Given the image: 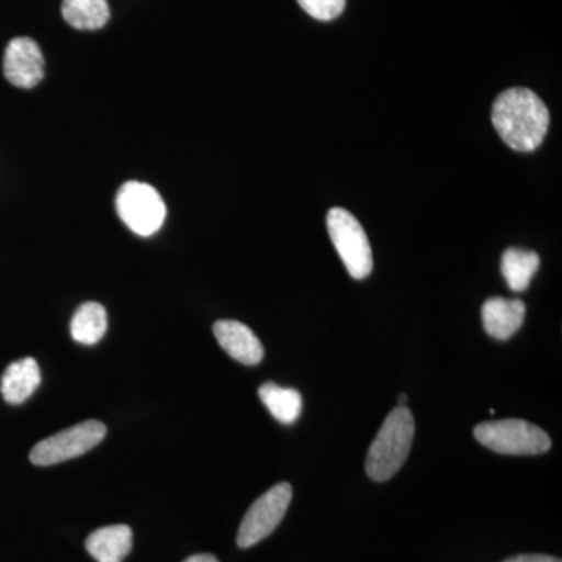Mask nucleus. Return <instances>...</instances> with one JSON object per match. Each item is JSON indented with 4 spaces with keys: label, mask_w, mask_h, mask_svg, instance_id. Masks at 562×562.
<instances>
[{
    "label": "nucleus",
    "mask_w": 562,
    "mask_h": 562,
    "mask_svg": "<svg viewBox=\"0 0 562 562\" xmlns=\"http://www.w3.org/2000/svg\"><path fill=\"white\" fill-rule=\"evenodd\" d=\"M109 319L101 303L87 302L77 310L70 321V335L74 341L83 346H94L105 336Z\"/></svg>",
    "instance_id": "ddd939ff"
},
{
    "label": "nucleus",
    "mask_w": 562,
    "mask_h": 562,
    "mask_svg": "<svg viewBox=\"0 0 562 562\" xmlns=\"http://www.w3.org/2000/svg\"><path fill=\"white\" fill-rule=\"evenodd\" d=\"M527 306L519 299L491 297L482 308L483 327L491 338L506 341L520 330Z\"/></svg>",
    "instance_id": "9d476101"
},
{
    "label": "nucleus",
    "mask_w": 562,
    "mask_h": 562,
    "mask_svg": "<svg viewBox=\"0 0 562 562\" xmlns=\"http://www.w3.org/2000/svg\"><path fill=\"white\" fill-rule=\"evenodd\" d=\"M117 214L133 233L155 235L166 220V205L160 192L140 181H127L116 195Z\"/></svg>",
    "instance_id": "39448f33"
},
{
    "label": "nucleus",
    "mask_w": 562,
    "mask_h": 562,
    "mask_svg": "<svg viewBox=\"0 0 562 562\" xmlns=\"http://www.w3.org/2000/svg\"><path fill=\"white\" fill-rule=\"evenodd\" d=\"M327 227L333 246L350 276L357 280L371 276L372 249L360 221L350 211L331 209L327 214Z\"/></svg>",
    "instance_id": "20e7f679"
},
{
    "label": "nucleus",
    "mask_w": 562,
    "mask_h": 562,
    "mask_svg": "<svg viewBox=\"0 0 562 562\" xmlns=\"http://www.w3.org/2000/svg\"><path fill=\"white\" fill-rule=\"evenodd\" d=\"M406 402H408V395H406V394L398 395V406H405Z\"/></svg>",
    "instance_id": "aec40b11"
},
{
    "label": "nucleus",
    "mask_w": 562,
    "mask_h": 562,
    "mask_svg": "<svg viewBox=\"0 0 562 562\" xmlns=\"http://www.w3.org/2000/svg\"><path fill=\"white\" fill-rule=\"evenodd\" d=\"M133 532L127 525H110L88 536V553L98 562H122L131 553Z\"/></svg>",
    "instance_id": "9b49d317"
},
{
    "label": "nucleus",
    "mask_w": 562,
    "mask_h": 562,
    "mask_svg": "<svg viewBox=\"0 0 562 562\" xmlns=\"http://www.w3.org/2000/svg\"><path fill=\"white\" fill-rule=\"evenodd\" d=\"M503 562H561L560 558L547 557V554H519Z\"/></svg>",
    "instance_id": "a211bd4d"
},
{
    "label": "nucleus",
    "mask_w": 562,
    "mask_h": 562,
    "mask_svg": "<svg viewBox=\"0 0 562 562\" xmlns=\"http://www.w3.org/2000/svg\"><path fill=\"white\" fill-rule=\"evenodd\" d=\"M105 435L106 427L102 422H81L36 443L31 452V461L41 468L60 464L90 452L103 441Z\"/></svg>",
    "instance_id": "423d86ee"
},
{
    "label": "nucleus",
    "mask_w": 562,
    "mask_h": 562,
    "mask_svg": "<svg viewBox=\"0 0 562 562\" xmlns=\"http://www.w3.org/2000/svg\"><path fill=\"white\" fill-rule=\"evenodd\" d=\"M258 395L280 424L292 425L301 416L303 402L299 391L281 387L276 383H265L258 390Z\"/></svg>",
    "instance_id": "2eb2a0df"
},
{
    "label": "nucleus",
    "mask_w": 562,
    "mask_h": 562,
    "mask_svg": "<svg viewBox=\"0 0 562 562\" xmlns=\"http://www.w3.org/2000/svg\"><path fill=\"white\" fill-rule=\"evenodd\" d=\"M41 384L38 362L33 358L11 362L0 382L3 398L10 405H21L32 397Z\"/></svg>",
    "instance_id": "f8f14e48"
},
{
    "label": "nucleus",
    "mask_w": 562,
    "mask_h": 562,
    "mask_svg": "<svg viewBox=\"0 0 562 562\" xmlns=\"http://www.w3.org/2000/svg\"><path fill=\"white\" fill-rule=\"evenodd\" d=\"M291 498L290 483L277 484L272 490L262 494L244 516L238 539H236L238 546L241 549H249L268 538L283 520L284 514L290 508Z\"/></svg>",
    "instance_id": "0eeeda50"
},
{
    "label": "nucleus",
    "mask_w": 562,
    "mask_h": 562,
    "mask_svg": "<svg viewBox=\"0 0 562 562\" xmlns=\"http://www.w3.org/2000/svg\"><path fill=\"white\" fill-rule=\"evenodd\" d=\"M541 266L536 251L508 249L502 257V273L514 292H522L530 286L532 277Z\"/></svg>",
    "instance_id": "dca6fc26"
},
{
    "label": "nucleus",
    "mask_w": 562,
    "mask_h": 562,
    "mask_svg": "<svg viewBox=\"0 0 562 562\" xmlns=\"http://www.w3.org/2000/svg\"><path fill=\"white\" fill-rule=\"evenodd\" d=\"M61 14L70 27L99 31L110 20L106 0H63Z\"/></svg>",
    "instance_id": "4468645a"
},
{
    "label": "nucleus",
    "mask_w": 562,
    "mask_h": 562,
    "mask_svg": "<svg viewBox=\"0 0 562 562\" xmlns=\"http://www.w3.org/2000/svg\"><path fill=\"white\" fill-rule=\"evenodd\" d=\"M184 562H220L216 557L213 554L203 553V554H194V557L188 558Z\"/></svg>",
    "instance_id": "6ab92c4d"
},
{
    "label": "nucleus",
    "mask_w": 562,
    "mask_h": 562,
    "mask_svg": "<svg viewBox=\"0 0 562 562\" xmlns=\"http://www.w3.org/2000/svg\"><path fill=\"white\" fill-rule=\"evenodd\" d=\"M414 431V417L406 406H397L387 414L366 460V472L373 482H387L401 471L412 450Z\"/></svg>",
    "instance_id": "f03ea898"
},
{
    "label": "nucleus",
    "mask_w": 562,
    "mask_h": 562,
    "mask_svg": "<svg viewBox=\"0 0 562 562\" xmlns=\"http://www.w3.org/2000/svg\"><path fill=\"white\" fill-rule=\"evenodd\" d=\"M214 336L222 349L238 362L255 366L265 358V347L246 324L238 321H217Z\"/></svg>",
    "instance_id": "1a4fd4ad"
},
{
    "label": "nucleus",
    "mask_w": 562,
    "mask_h": 562,
    "mask_svg": "<svg viewBox=\"0 0 562 562\" xmlns=\"http://www.w3.org/2000/svg\"><path fill=\"white\" fill-rule=\"evenodd\" d=\"M3 74L18 88H33L43 80L44 57L29 36L11 40L3 55Z\"/></svg>",
    "instance_id": "6e6552de"
},
{
    "label": "nucleus",
    "mask_w": 562,
    "mask_h": 562,
    "mask_svg": "<svg viewBox=\"0 0 562 562\" xmlns=\"http://www.w3.org/2000/svg\"><path fill=\"white\" fill-rule=\"evenodd\" d=\"M303 11L317 21H333L346 9L347 0H297Z\"/></svg>",
    "instance_id": "f3484780"
},
{
    "label": "nucleus",
    "mask_w": 562,
    "mask_h": 562,
    "mask_svg": "<svg viewBox=\"0 0 562 562\" xmlns=\"http://www.w3.org/2000/svg\"><path fill=\"white\" fill-rule=\"evenodd\" d=\"M476 441L501 454H541L549 452L552 439L538 425L527 420L484 422L473 430Z\"/></svg>",
    "instance_id": "7ed1b4c3"
},
{
    "label": "nucleus",
    "mask_w": 562,
    "mask_h": 562,
    "mask_svg": "<svg viewBox=\"0 0 562 562\" xmlns=\"http://www.w3.org/2000/svg\"><path fill=\"white\" fill-rule=\"evenodd\" d=\"M492 124L513 150L532 151L546 139L550 113L535 91L512 88L495 99Z\"/></svg>",
    "instance_id": "f257e3e1"
}]
</instances>
